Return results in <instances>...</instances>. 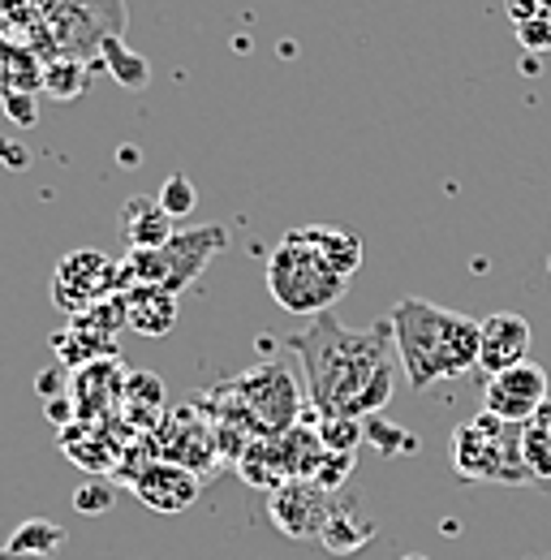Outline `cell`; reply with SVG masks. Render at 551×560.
<instances>
[{
	"mask_svg": "<svg viewBox=\"0 0 551 560\" xmlns=\"http://www.w3.org/2000/svg\"><path fill=\"white\" fill-rule=\"evenodd\" d=\"M293 350L306 362L310 401L324 410V419H362L388 406L397 384V341L388 319L371 332H349L328 311L315 315L302 337H293Z\"/></svg>",
	"mask_w": 551,
	"mask_h": 560,
	"instance_id": "1",
	"label": "cell"
},
{
	"mask_svg": "<svg viewBox=\"0 0 551 560\" xmlns=\"http://www.w3.org/2000/svg\"><path fill=\"white\" fill-rule=\"evenodd\" d=\"M397 362L410 388H431L435 380H461L479 371V319L435 306L426 298H401L388 315Z\"/></svg>",
	"mask_w": 551,
	"mask_h": 560,
	"instance_id": "2",
	"label": "cell"
},
{
	"mask_svg": "<svg viewBox=\"0 0 551 560\" xmlns=\"http://www.w3.org/2000/svg\"><path fill=\"white\" fill-rule=\"evenodd\" d=\"M344 289L349 280L324 259L310 224L284 233V242L268 255V293L289 315H328Z\"/></svg>",
	"mask_w": 551,
	"mask_h": 560,
	"instance_id": "3",
	"label": "cell"
},
{
	"mask_svg": "<svg viewBox=\"0 0 551 560\" xmlns=\"http://www.w3.org/2000/svg\"><path fill=\"white\" fill-rule=\"evenodd\" d=\"M224 242L228 233L220 224H207L195 233H173V242L160 250H130V259L117 264V289L130 293V289L151 284V289L181 293L203 277V268L224 250Z\"/></svg>",
	"mask_w": 551,
	"mask_h": 560,
	"instance_id": "4",
	"label": "cell"
},
{
	"mask_svg": "<svg viewBox=\"0 0 551 560\" xmlns=\"http://www.w3.org/2000/svg\"><path fill=\"white\" fill-rule=\"evenodd\" d=\"M453 466L470 483H535L521 457V427L504 422L495 415H474L470 422L457 427L453 435Z\"/></svg>",
	"mask_w": 551,
	"mask_h": 560,
	"instance_id": "5",
	"label": "cell"
},
{
	"mask_svg": "<svg viewBox=\"0 0 551 560\" xmlns=\"http://www.w3.org/2000/svg\"><path fill=\"white\" fill-rule=\"evenodd\" d=\"M233 415L250 422L255 435H284L297 422V384L280 362H263L233 384Z\"/></svg>",
	"mask_w": 551,
	"mask_h": 560,
	"instance_id": "6",
	"label": "cell"
},
{
	"mask_svg": "<svg viewBox=\"0 0 551 560\" xmlns=\"http://www.w3.org/2000/svg\"><path fill=\"white\" fill-rule=\"evenodd\" d=\"M108 293H121L117 289V264L99 250H73L61 259V268L52 277V302L69 315H82L86 306L104 302Z\"/></svg>",
	"mask_w": 551,
	"mask_h": 560,
	"instance_id": "7",
	"label": "cell"
},
{
	"mask_svg": "<svg viewBox=\"0 0 551 560\" xmlns=\"http://www.w3.org/2000/svg\"><path fill=\"white\" fill-rule=\"evenodd\" d=\"M543 401H548V371L535 366V362L508 366V371L491 375L486 388H482V410L504 422H517V427L535 419Z\"/></svg>",
	"mask_w": 551,
	"mask_h": 560,
	"instance_id": "8",
	"label": "cell"
},
{
	"mask_svg": "<svg viewBox=\"0 0 551 560\" xmlns=\"http://www.w3.org/2000/svg\"><path fill=\"white\" fill-rule=\"evenodd\" d=\"M337 513V504L328 500V491L319 488L315 479L310 483H284L272 491V522L289 535V539H310V535H324L328 517Z\"/></svg>",
	"mask_w": 551,
	"mask_h": 560,
	"instance_id": "9",
	"label": "cell"
},
{
	"mask_svg": "<svg viewBox=\"0 0 551 560\" xmlns=\"http://www.w3.org/2000/svg\"><path fill=\"white\" fill-rule=\"evenodd\" d=\"M530 353V319L517 311H495L479 319V371L491 380L508 366H521Z\"/></svg>",
	"mask_w": 551,
	"mask_h": 560,
	"instance_id": "10",
	"label": "cell"
},
{
	"mask_svg": "<svg viewBox=\"0 0 551 560\" xmlns=\"http://www.w3.org/2000/svg\"><path fill=\"white\" fill-rule=\"evenodd\" d=\"M134 495L155 513H186L199 500V475L181 462H151L134 475Z\"/></svg>",
	"mask_w": 551,
	"mask_h": 560,
	"instance_id": "11",
	"label": "cell"
},
{
	"mask_svg": "<svg viewBox=\"0 0 551 560\" xmlns=\"http://www.w3.org/2000/svg\"><path fill=\"white\" fill-rule=\"evenodd\" d=\"M126 388V371L117 366V358H99L78 366V375H69V397L78 406V419H95L104 415Z\"/></svg>",
	"mask_w": 551,
	"mask_h": 560,
	"instance_id": "12",
	"label": "cell"
},
{
	"mask_svg": "<svg viewBox=\"0 0 551 560\" xmlns=\"http://www.w3.org/2000/svg\"><path fill=\"white\" fill-rule=\"evenodd\" d=\"M121 298H126V324L134 328L138 337H168L173 332V324H177V293L142 284V289L121 293Z\"/></svg>",
	"mask_w": 551,
	"mask_h": 560,
	"instance_id": "13",
	"label": "cell"
},
{
	"mask_svg": "<svg viewBox=\"0 0 551 560\" xmlns=\"http://www.w3.org/2000/svg\"><path fill=\"white\" fill-rule=\"evenodd\" d=\"M121 237L130 250H160L173 242V215L160 208V199H130L121 208Z\"/></svg>",
	"mask_w": 551,
	"mask_h": 560,
	"instance_id": "14",
	"label": "cell"
},
{
	"mask_svg": "<svg viewBox=\"0 0 551 560\" xmlns=\"http://www.w3.org/2000/svg\"><path fill=\"white\" fill-rule=\"evenodd\" d=\"M66 526L61 522H48V517H26L22 526H13V535H9V552H17V557H31V560H44L52 557V552H61L66 548Z\"/></svg>",
	"mask_w": 551,
	"mask_h": 560,
	"instance_id": "15",
	"label": "cell"
},
{
	"mask_svg": "<svg viewBox=\"0 0 551 560\" xmlns=\"http://www.w3.org/2000/svg\"><path fill=\"white\" fill-rule=\"evenodd\" d=\"M99 52H104V70L113 73L126 91H142V86L151 82L146 57H138L134 48H126L117 35H104V39H99Z\"/></svg>",
	"mask_w": 551,
	"mask_h": 560,
	"instance_id": "16",
	"label": "cell"
},
{
	"mask_svg": "<svg viewBox=\"0 0 551 560\" xmlns=\"http://www.w3.org/2000/svg\"><path fill=\"white\" fill-rule=\"evenodd\" d=\"M310 233H315L324 259H328L344 280L357 272V264H362V242H357V233L337 229V224H310Z\"/></svg>",
	"mask_w": 551,
	"mask_h": 560,
	"instance_id": "17",
	"label": "cell"
},
{
	"mask_svg": "<svg viewBox=\"0 0 551 560\" xmlns=\"http://www.w3.org/2000/svg\"><path fill=\"white\" fill-rule=\"evenodd\" d=\"M324 548L328 552H337V557H349V552H357V548H366V539H371V522H357L349 509H337L332 517H328V526H324Z\"/></svg>",
	"mask_w": 551,
	"mask_h": 560,
	"instance_id": "18",
	"label": "cell"
},
{
	"mask_svg": "<svg viewBox=\"0 0 551 560\" xmlns=\"http://www.w3.org/2000/svg\"><path fill=\"white\" fill-rule=\"evenodd\" d=\"M86 91V66L78 57H52L44 66V95L52 100H78Z\"/></svg>",
	"mask_w": 551,
	"mask_h": 560,
	"instance_id": "19",
	"label": "cell"
},
{
	"mask_svg": "<svg viewBox=\"0 0 551 560\" xmlns=\"http://www.w3.org/2000/svg\"><path fill=\"white\" fill-rule=\"evenodd\" d=\"M521 457H526V470L535 483H551V435L543 427H535V422L521 427Z\"/></svg>",
	"mask_w": 551,
	"mask_h": 560,
	"instance_id": "20",
	"label": "cell"
},
{
	"mask_svg": "<svg viewBox=\"0 0 551 560\" xmlns=\"http://www.w3.org/2000/svg\"><path fill=\"white\" fill-rule=\"evenodd\" d=\"M315 435H319L324 453H353V448L362 444L366 427H362V419H344V415H332V419H324V427H319Z\"/></svg>",
	"mask_w": 551,
	"mask_h": 560,
	"instance_id": "21",
	"label": "cell"
},
{
	"mask_svg": "<svg viewBox=\"0 0 551 560\" xmlns=\"http://www.w3.org/2000/svg\"><path fill=\"white\" fill-rule=\"evenodd\" d=\"M121 397H126V406L130 410H160L164 406V384H160V375H146V371H126V388H121Z\"/></svg>",
	"mask_w": 551,
	"mask_h": 560,
	"instance_id": "22",
	"label": "cell"
},
{
	"mask_svg": "<svg viewBox=\"0 0 551 560\" xmlns=\"http://www.w3.org/2000/svg\"><path fill=\"white\" fill-rule=\"evenodd\" d=\"M155 199H160V208L168 211L173 220H186L190 211L199 208V190H195V182H190V177H181V173H173V177L160 186V195H155Z\"/></svg>",
	"mask_w": 551,
	"mask_h": 560,
	"instance_id": "23",
	"label": "cell"
},
{
	"mask_svg": "<svg viewBox=\"0 0 551 560\" xmlns=\"http://www.w3.org/2000/svg\"><path fill=\"white\" fill-rule=\"evenodd\" d=\"M113 504H117V488L104 483V479H91V483L73 491V509L86 513V517H104V513H113Z\"/></svg>",
	"mask_w": 551,
	"mask_h": 560,
	"instance_id": "24",
	"label": "cell"
},
{
	"mask_svg": "<svg viewBox=\"0 0 551 560\" xmlns=\"http://www.w3.org/2000/svg\"><path fill=\"white\" fill-rule=\"evenodd\" d=\"M0 108H4V117L17 130L39 126V100H35V91H0Z\"/></svg>",
	"mask_w": 551,
	"mask_h": 560,
	"instance_id": "25",
	"label": "cell"
},
{
	"mask_svg": "<svg viewBox=\"0 0 551 560\" xmlns=\"http://www.w3.org/2000/svg\"><path fill=\"white\" fill-rule=\"evenodd\" d=\"M366 440H371L384 457H392L397 448H406V453L418 448V440H413V435H401V427H388V422H379V419H366Z\"/></svg>",
	"mask_w": 551,
	"mask_h": 560,
	"instance_id": "26",
	"label": "cell"
},
{
	"mask_svg": "<svg viewBox=\"0 0 551 560\" xmlns=\"http://www.w3.org/2000/svg\"><path fill=\"white\" fill-rule=\"evenodd\" d=\"M349 466H353V453H324V462L315 470V483L324 491L341 488L344 479H349Z\"/></svg>",
	"mask_w": 551,
	"mask_h": 560,
	"instance_id": "27",
	"label": "cell"
},
{
	"mask_svg": "<svg viewBox=\"0 0 551 560\" xmlns=\"http://www.w3.org/2000/svg\"><path fill=\"white\" fill-rule=\"evenodd\" d=\"M517 35H521V44L535 52H543V48H551V9H543V13H535V18H526V22H517Z\"/></svg>",
	"mask_w": 551,
	"mask_h": 560,
	"instance_id": "28",
	"label": "cell"
},
{
	"mask_svg": "<svg viewBox=\"0 0 551 560\" xmlns=\"http://www.w3.org/2000/svg\"><path fill=\"white\" fill-rule=\"evenodd\" d=\"M35 393H39L44 401L66 397V393H69V371H66V366H48V371H39V375H35Z\"/></svg>",
	"mask_w": 551,
	"mask_h": 560,
	"instance_id": "29",
	"label": "cell"
},
{
	"mask_svg": "<svg viewBox=\"0 0 551 560\" xmlns=\"http://www.w3.org/2000/svg\"><path fill=\"white\" fill-rule=\"evenodd\" d=\"M44 415H48V419L57 422V427H61V431H66V427H73V422H78V406H73V397H52V401H44Z\"/></svg>",
	"mask_w": 551,
	"mask_h": 560,
	"instance_id": "30",
	"label": "cell"
},
{
	"mask_svg": "<svg viewBox=\"0 0 551 560\" xmlns=\"http://www.w3.org/2000/svg\"><path fill=\"white\" fill-rule=\"evenodd\" d=\"M0 164L13 168V173H22V168H31V151H26L22 142H13L0 135Z\"/></svg>",
	"mask_w": 551,
	"mask_h": 560,
	"instance_id": "31",
	"label": "cell"
},
{
	"mask_svg": "<svg viewBox=\"0 0 551 560\" xmlns=\"http://www.w3.org/2000/svg\"><path fill=\"white\" fill-rule=\"evenodd\" d=\"M117 164H121V168H138V164H142V151H138L134 142H126V147L117 151Z\"/></svg>",
	"mask_w": 551,
	"mask_h": 560,
	"instance_id": "32",
	"label": "cell"
},
{
	"mask_svg": "<svg viewBox=\"0 0 551 560\" xmlns=\"http://www.w3.org/2000/svg\"><path fill=\"white\" fill-rule=\"evenodd\" d=\"M530 422H535V427H543V431H548V435H551V397H548V401H543V406H539V415H535V419H530Z\"/></svg>",
	"mask_w": 551,
	"mask_h": 560,
	"instance_id": "33",
	"label": "cell"
},
{
	"mask_svg": "<svg viewBox=\"0 0 551 560\" xmlns=\"http://www.w3.org/2000/svg\"><path fill=\"white\" fill-rule=\"evenodd\" d=\"M0 560H31V557H17V552H9V548H0Z\"/></svg>",
	"mask_w": 551,
	"mask_h": 560,
	"instance_id": "34",
	"label": "cell"
},
{
	"mask_svg": "<svg viewBox=\"0 0 551 560\" xmlns=\"http://www.w3.org/2000/svg\"><path fill=\"white\" fill-rule=\"evenodd\" d=\"M406 560H426V557H406Z\"/></svg>",
	"mask_w": 551,
	"mask_h": 560,
	"instance_id": "35",
	"label": "cell"
},
{
	"mask_svg": "<svg viewBox=\"0 0 551 560\" xmlns=\"http://www.w3.org/2000/svg\"><path fill=\"white\" fill-rule=\"evenodd\" d=\"M548 277H551V259H548Z\"/></svg>",
	"mask_w": 551,
	"mask_h": 560,
	"instance_id": "36",
	"label": "cell"
},
{
	"mask_svg": "<svg viewBox=\"0 0 551 560\" xmlns=\"http://www.w3.org/2000/svg\"><path fill=\"white\" fill-rule=\"evenodd\" d=\"M548 560H551V557H548Z\"/></svg>",
	"mask_w": 551,
	"mask_h": 560,
	"instance_id": "37",
	"label": "cell"
}]
</instances>
